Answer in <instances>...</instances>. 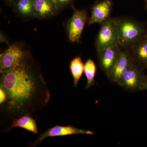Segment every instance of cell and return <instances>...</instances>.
<instances>
[{
  "label": "cell",
  "mask_w": 147,
  "mask_h": 147,
  "mask_svg": "<svg viewBox=\"0 0 147 147\" xmlns=\"http://www.w3.org/2000/svg\"><path fill=\"white\" fill-rule=\"evenodd\" d=\"M1 88L7 94L5 109L10 114L28 115L40 102L47 103L50 94L41 74H36L27 63H21L1 72Z\"/></svg>",
  "instance_id": "cell-1"
},
{
  "label": "cell",
  "mask_w": 147,
  "mask_h": 147,
  "mask_svg": "<svg viewBox=\"0 0 147 147\" xmlns=\"http://www.w3.org/2000/svg\"><path fill=\"white\" fill-rule=\"evenodd\" d=\"M119 45L117 30L114 18H108L100 24V28L96 39L97 53Z\"/></svg>",
  "instance_id": "cell-3"
},
{
  "label": "cell",
  "mask_w": 147,
  "mask_h": 147,
  "mask_svg": "<svg viewBox=\"0 0 147 147\" xmlns=\"http://www.w3.org/2000/svg\"><path fill=\"white\" fill-rule=\"evenodd\" d=\"M7 100V94L4 90L0 87V104L3 105Z\"/></svg>",
  "instance_id": "cell-18"
},
{
  "label": "cell",
  "mask_w": 147,
  "mask_h": 147,
  "mask_svg": "<svg viewBox=\"0 0 147 147\" xmlns=\"http://www.w3.org/2000/svg\"><path fill=\"white\" fill-rule=\"evenodd\" d=\"M26 59L25 53L20 46L12 44L0 56V72L18 65Z\"/></svg>",
  "instance_id": "cell-5"
},
{
  "label": "cell",
  "mask_w": 147,
  "mask_h": 147,
  "mask_svg": "<svg viewBox=\"0 0 147 147\" xmlns=\"http://www.w3.org/2000/svg\"><path fill=\"white\" fill-rule=\"evenodd\" d=\"M127 49L135 64L143 70L147 68V36Z\"/></svg>",
  "instance_id": "cell-11"
},
{
  "label": "cell",
  "mask_w": 147,
  "mask_h": 147,
  "mask_svg": "<svg viewBox=\"0 0 147 147\" xmlns=\"http://www.w3.org/2000/svg\"><path fill=\"white\" fill-rule=\"evenodd\" d=\"M134 64L135 63L128 50L122 49L108 79L117 84Z\"/></svg>",
  "instance_id": "cell-6"
},
{
  "label": "cell",
  "mask_w": 147,
  "mask_h": 147,
  "mask_svg": "<svg viewBox=\"0 0 147 147\" xmlns=\"http://www.w3.org/2000/svg\"><path fill=\"white\" fill-rule=\"evenodd\" d=\"M69 67L73 78L74 86L76 87L84 72V64L81 57L74 58L70 62Z\"/></svg>",
  "instance_id": "cell-15"
},
{
  "label": "cell",
  "mask_w": 147,
  "mask_h": 147,
  "mask_svg": "<svg viewBox=\"0 0 147 147\" xmlns=\"http://www.w3.org/2000/svg\"><path fill=\"white\" fill-rule=\"evenodd\" d=\"M16 127L24 129L34 134L38 133L35 120L29 115L21 116L18 119H14L8 131Z\"/></svg>",
  "instance_id": "cell-13"
},
{
  "label": "cell",
  "mask_w": 147,
  "mask_h": 147,
  "mask_svg": "<svg viewBox=\"0 0 147 147\" xmlns=\"http://www.w3.org/2000/svg\"><path fill=\"white\" fill-rule=\"evenodd\" d=\"M4 1H5L6 2L8 3V4L13 5V3H14L16 0H4Z\"/></svg>",
  "instance_id": "cell-19"
},
{
  "label": "cell",
  "mask_w": 147,
  "mask_h": 147,
  "mask_svg": "<svg viewBox=\"0 0 147 147\" xmlns=\"http://www.w3.org/2000/svg\"><path fill=\"white\" fill-rule=\"evenodd\" d=\"M114 18L117 30L119 45L122 49H128L147 36L146 27L144 23L127 17Z\"/></svg>",
  "instance_id": "cell-2"
},
{
  "label": "cell",
  "mask_w": 147,
  "mask_h": 147,
  "mask_svg": "<svg viewBox=\"0 0 147 147\" xmlns=\"http://www.w3.org/2000/svg\"><path fill=\"white\" fill-rule=\"evenodd\" d=\"M12 5L16 12L21 16L34 17V0H16Z\"/></svg>",
  "instance_id": "cell-14"
},
{
  "label": "cell",
  "mask_w": 147,
  "mask_h": 147,
  "mask_svg": "<svg viewBox=\"0 0 147 147\" xmlns=\"http://www.w3.org/2000/svg\"><path fill=\"white\" fill-rule=\"evenodd\" d=\"M96 67L94 61L89 59L84 64V72L87 79L86 88H89L94 85L95 77L96 74Z\"/></svg>",
  "instance_id": "cell-16"
},
{
  "label": "cell",
  "mask_w": 147,
  "mask_h": 147,
  "mask_svg": "<svg viewBox=\"0 0 147 147\" xmlns=\"http://www.w3.org/2000/svg\"><path fill=\"white\" fill-rule=\"evenodd\" d=\"M146 9L147 10V5H146Z\"/></svg>",
  "instance_id": "cell-22"
},
{
  "label": "cell",
  "mask_w": 147,
  "mask_h": 147,
  "mask_svg": "<svg viewBox=\"0 0 147 147\" xmlns=\"http://www.w3.org/2000/svg\"><path fill=\"white\" fill-rule=\"evenodd\" d=\"M122 49L119 45H117L97 53L99 66L108 78Z\"/></svg>",
  "instance_id": "cell-8"
},
{
  "label": "cell",
  "mask_w": 147,
  "mask_h": 147,
  "mask_svg": "<svg viewBox=\"0 0 147 147\" xmlns=\"http://www.w3.org/2000/svg\"><path fill=\"white\" fill-rule=\"evenodd\" d=\"M147 79L144 70L135 64L117 84L129 91L144 90Z\"/></svg>",
  "instance_id": "cell-4"
},
{
  "label": "cell",
  "mask_w": 147,
  "mask_h": 147,
  "mask_svg": "<svg viewBox=\"0 0 147 147\" xmlns=\"http://www.w3.org/2000/svg\"><path fill=\"white\" fill-rule=\"evenodd\" d=\"M59 10L70 4L74 0H54Z\"/></svg>",
  "instance_id": "cell-17"
},
{
  "label": "cell",
  "mask_w": 147,
  "mask_h": 147,
  "mask_svg": "<svg viewBox=\"0 0 147 147\" xmlns=\"http://www.w3.org/2000/svg\"><path fill=\"white\" fill-rule=\"evenodd\" d=\"M34 17L45 18L54 16L59 10L54 0H34Z\"/></svg>",
  "instance_id": "cell-12"
},
{
  "label": "cell",
  "mask_w": 147,
  "mask_h": 147,
  "mask_svg": "<svg viewBox=\"0 0 147 147\" xmlns=\"http://www.w3.org/2000/svg\"><path fill=\"white\" fill-rule=\"evenodd\" d=\"M94 134L93 131L84 130L72 126L56 125L42 133L34 143V145L38 144L47 137L67 136L73 134Z\"/></svg>",
  "instance_id": "cell-9"
},
{
  "label": "cell",
  "mask_w": 147,
  "mask_h": 147,
  "mask_svg": "<svg viewBox=\"0 0 147 147\" xmlns=\"http://www.w3.org/2000/svg\"><path fill=\"white\" fill-rule=\"evenodd\" d=\"M113 9V4L110 0H102L95 3L92 7L91 15L88 24H101L110 18Z\"/></svg>",
  "instance_id": "cell-10"
},
{
  "label": "cell",
  "mask_w": 147,
  "mask_h": 147,
  "mask_svg": "<svg viewBox=\"0 0 147 147\" xmlns=\"http://www.w3.org/2000/svg\"><path fill=\"white\" fill-rule=\"evenodd\" d=\"M87 19L86 10H76L74 11L67 25L68 38L71 42L80 41Z\"/></svg>",
  "instance_id": "cell-7"
},
{
  "label": "cell",
  "mask_w": 147,
  "mask_h": 147,
  "mask_svg": "<svg viewBox=\"0 0 147 147\" xmlns=\"http://www.w3.org/2000/svg\"><path fill=\"white\" fill-rule=\"evenodd\" d=\"M144 90H147V79L146 81V84H145V85Z\"/></svg>",
  "instance_id": "cell-20"
},
{
  "label": "cell",
  "mask_w": 147,
  "mask_h": 147,
  "mask_svg": "<svg viewBox=\"0 0 147 147\" xmlns=\"http://www.w3.org/2000/svg\"><path fill=\"white\" fill-rule=\"evenodd\" d=\"M145 2L146 3V4L147 5V0H144Z\"/></svg>",
  "instance_id": "cell-21"
}]
</instances>
